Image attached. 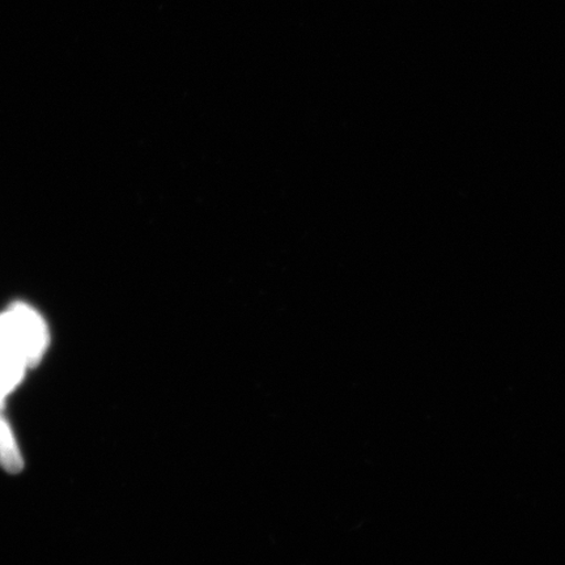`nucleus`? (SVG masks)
I'll return each instance as SVG.
<instances>
[{
  "mask_svg": "<svg viewBox=\"0 0 565 565\" xmlns=\"http://www.w3.org/2000/svg\"><path fill=\"white\" fill-rule=\"evenodd\" d=\"M0 466L11 475H18L24 469V459L17 437L2 413H0Z\"/></svg>",
  "mask_w": 565,
  "mask_h": 565,
  "instance_id": "nucleus-3",
  "label": "nucleus"
},
{
  "mask_svg": "<svg viewBox=\"0 0 565 565\" xmlns=\"http://www.w3.org/2000/svg\"><path fill=\"white\" fill-rule=\"evenodd\" d=\"M49 343L44 317L26 303H12L0 315V351L15 353L30 369L44 358Z\"/></svg>",
  "mask_w": 565,
  "mask_h": 565,
  "instance_id": "nucleus-1",
  "label": "nucleus"
},
{
  "mask_svg": "<svg viewBox=\"0 0 565 565\" xmlns=\"http://www.w3.org/2000/svg\"><path fill=\"white\" fill-rule=\"evenodd\" d=\"M26 365L15 353L0 351V408L25 376Z\"/></svg>",
  "mask_w": 565,
  "mask_h": 565,
  "instance_id": "nucleus-2",
  "label": "nucleus"
}]
</instances>
